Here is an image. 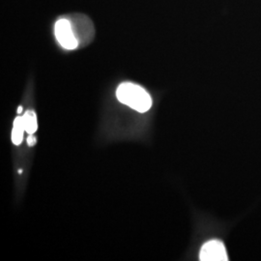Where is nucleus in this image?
<instances>
[{"label":"nucleus","mask_w":261,"mask_h":261,"mask_svg":"<svg viewBox=\"0 0 261 261\" xmlns=\"http://www.w3.org/2000/svg\"><path fill=\"white\" fill-rule=\"evenodd\" d=\"M116 97L120 103L141 114L148 112L152 107L149 93L143 87L131 82L120 84L116 90Z\"/></svg>","instance_id":"obj_1"},{"label":"nucleus","mask_w":261,"mask_h":261,"mask_svg":"<svg viewBox=\"0 0 261 261\" xmlns=\"http://www.w3.org/2000/svg\"><path fill=\"white\" fill-rule=\"evenodd\" d=\"M55 36L60 46L66 49L78 48L79 41L75 35L71 22L66 18H60L55 23Z\"/></svg>","instance_id":"obj_2"},{"label":"nucleus","mask_w":261,"mask_h":261,"mask_svg":"<svg viewBox=\"0 0 261 261\" xmlns=\"http://www.w3.org/2000/svg\"><path fill=\"white\" fill-rule=\"evenodd\" d=\"M201 261H227L228 257L223 242L213 240L205 243L199 253Z\"/></svg>","instance_id":"obj_3"},{"label":"nucleus","mask_w":261,"mask_h":261,"mask_svg":"<svg viewBox=\"0 0 261 261\" xmlns=\"http://www.w3.org/2000/svg\"><path fill=\"white\" fill-rule=\"evenodd\" d=\"M25 131L22 117L17 116L14 120V126L12 130V141L15 145H19L23 139V132Z\"/></svg>","instance_id":"obj_4"},{"label":"nucleus","mask_w":261,"mask_h":261,"mask_svg":"<svg viewBox=\"0 0 261 261\" xmlns=\"http://www.w3.org/2000/svg\"><path fill=\"white\" fill-rule=\"evenodd\" d=\"M25 131L29 134H33L38 129V122L36 114L33 111H27L22 116Z\"/></svg>","instance_id":"obj_5"},{"label":"nucleus","mask_w":261,"mask_h":261,"mask_svg":"<svg viewBox=\"0 0 261 261\" xmlns=\"http://www.w3.org/2000/svg\"><path fill=\"white\" fill-rule=\"evenodd\" d=\"M26 142L30 147H32V146H34L36 144V137L33 134H29V136L27 137Z\"/></svg>","instance_id":"obj_6"},{"label":"nucleus","mask_w":261,"mask_h":261,"mask_svg":"<svg viewBox=\"0 0 261 261\" xmlns=\"http://www.w3.org/2000/svg\"><path fill=\"white\" fill-rule=\"evenodd\" d=\"M16 112H17V114H21V112H22V108H21V107H18Z\"/></svg>","instance_id":"obj_7"}]
</instances>
